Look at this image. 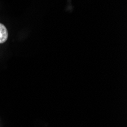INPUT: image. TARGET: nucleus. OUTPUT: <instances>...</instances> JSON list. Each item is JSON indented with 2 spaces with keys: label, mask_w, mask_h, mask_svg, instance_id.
<instances>
[{
  "label": "nucleus",
  "mask_w": 127,
  "mask_h": 127,
  "mask_svg": "<svg viewBox=\"0 0 127 127\" xmlns=\"http://www.w3.org/2000/svg\"><path fill=\"white\" fill-rule=\"evenodd\" d=\"M8 37V33L7 28L2 23H0V43H4L7 41Z\"/></svg>",
  "instance_id": "nucleus-1"
}]
</instances>
